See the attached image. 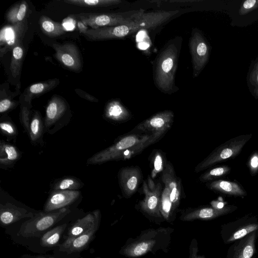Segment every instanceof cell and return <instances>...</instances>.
I'll list each match as a JSON object with an SVG mask.
<instances>
[{
    "label": "cell",
    "mask_w": 258,
    "mask_h": 258,
    "mask_svg": "<svg viewBox=\"0 0 258 258\" xmlns=\"http://www.w3.org/2000/svg\"><path fill=\"white\" fill-rule=\"evenodd\" d=\"M27 29L28 22L26 19L16 24L6 25L1 29L0 44L2 57L7 51L13 50L15 46L22 43Z\"/></svg>",
    "instance_id": "obj_12"
},
{
    "label": "cell",
    "mask_w": 258,
    "mask_h": 258,
    "mask_svg": "<svg viewBox=\"0 0 258 258\" xmlns=\"http://www.w3.org/2000/svg\"><path fill=\"white\" fill-rule=\"evenodd\" d=\"M17 203L1 201L0 221L2 225H9L24 218H31L39 212Z\"/></svg>",
    "instance_id": "obj_13"
},
{
    "label": "cell",
    "mask_w": 258,
    "mask_h": 258,
    "mask_svg": "<svg viewBox=\"0 0 258 258\" xmlns=\"http://www.w3.org/2000/svg\"><path fill=\"white\" fill-rule=\"evenodd\" d=\"M24 53L22 43L18 44L12 50L10 70L14 78L18 77L21 73Z\"/></svg>",
    "instance_id": "obj_33"
},
{
    "label": "cell",
    "mask_w": 258,
    "mask_h": 258,
    "mask_svg": "<svg viewBox=\"0 0 258 258\" xmlns=\"http://www.w3.org/2000/svg\"><path fill=\"white\" fill-rule=\"evenodd\" d=\"M161 180L170 191V199L175 211L179 206L181 198L184 196L181 181L175 172L172 164L168 161L162 173Z\"/></svg>",
    "instance_id": "obj_20"
},
{
    "label": "cell",
    "mask_w": 258,
    "mask_h": 258,
    "mask_svg": "<svg viewBox=\"0 0 258 258\" xmlns=\"http://www.w3.org/2000/svg\"><path fill=\"white\" fill-rule=\"evenodd\" d=\"M103 116L106 120L114 123L127 121L132 116L130 111L118 100H111L106 104Z\"/></svg>",
    "instance_id": "obj_23"
},
{
    "label": "cell",
    "mask_w": 258,
    "mask_h": 258,
    "mask_svg": "<svg viewBox=\"0 0 258 258\" xmlns=\"http://www.w3.org/2000/svg\"><path fill=\"white\" fill-rule=\"evenodd\" d=\"M100 220L101 217L96 221L91 228L85 233L76 237L65 239L58 246V252L69 256L79 254L84 250L95 237L96 232L100 226Z\"/></svg>",
    "instance_id": "obj_11"
},
{
    "label": "cell",
    "mask_w": 258,
    "mask_h": 258,
    "mask_svg": "<svg viewBox=\"0 0 258 258\" xmlns=\"http://www.w3.org/2000/svg\"><path fill=\"white\" fill-rule=\"evenodd\" d=\"M59 82L58 79H53L30 85L24 91L20 103L24 104L31 108V101L33 98L51 90L57 86Z\"/></svg>",
    "instance_id": "obj_21"
},
{
    "label": "cell",
    "mask_w": 258,
    "mask_h": 258,
    "mask_svg": "<svg viewBox=\"0 0 258 258\" xmlns=\"http://www.w3.org/2000/svg\"><path fill=\"white\" fill-rule=\"evenodd\" d=\"M156 241L153 239H144L135 241L123 248V254L131 257H136L146 254L152 250Z\"/></svg>",
    "instance_id": "obj_27"
},
{
    "label": "cell",
    "mask_w": 258,
    "mask_h": 258,
    "mask_svg": "<svg viewBox=\"0 0 258 258\" xmlns=\"http://www.w3.org/2000/svg\"><path fill=\"white\" fill-rule=\"evenodd\" d=\"M198 248L197 246L192 249V253H191V258H205L203 255H198L197 252Z\"/></svg>",
    "instance_id": "obj_46"
},
{
    "label": "cell",
    "mask_w": 258,
    "mask_h": 258,
    "mask_svg": "<svg viewBox=\"0 0 258 258\" xmlns=\"http://www.w3.org/2000/svg\"><path fill=\"white\" fill-rule=\"evenodd\" d=\"M18 103V102L12 100L9 98H2L0 100V113L3 114L14 109Z\"/></svg>",
    "instance_id": "obj_39"
},
{
    "label": "cell",
    "mask_w": 258,
    "mask_h": 258,
    "mask_svg": "<svg viewBox=\"0 0 258 258\" xmlns=\"http://www.w3.org/2000/svg\"><path fill=\"white\" fill-rule=\"evenodd\" d=\"M22 153L14 145L1 140L0 142V168L8 170L12 168L20 159Z\"/></svg>",
    "instance_id": "obj_25"
},
{
    "label": "cell",
    "mask_w": 258,
    "mask_h": 258,
    "mask_svg": "<svg viewBox=\"0 0 258 258\" xmlns=\"http://www.w3.org/2000/svg\"><path fill=\"white\" fill-rule=\"evenodd\" d=\"M150 166L152 168L151 177L154 179L157 175L162 173L167 165L165 153L159 149H154L149 157Z\"/></svg>",
    "instance_id": "obj_31"
},
{
    "label": "cell",
    "mask_w": 258,
    "mask_h": 258,
    "mask_svg": "<svg viewBox=\"0 0 258 258\" xmlns=\"http://www.w3.org/2000/svg\"><path fill=\"white\" fill-rule=\"evenodd\" d=\"M207 187L215 192L229 196L244 198L247 193L238 183L223 179H217L208 182Z\"/></svg>",
    "instance_id": "obj_22"
},
{
    "label": "cell",
    "mask_w": 258,
    "mask_h": 258,
    "mask_svg": "<svg viewBox=\"0 0 258 258\" xmlns=\"http://www.w3.org/2000/svg\"><path fill=\"white\" fill-rule=\"evenodd\" d=\"M177 60L178 49L172 43L164 48L157 59L154 81L162 92L168 93L173 89Z\"/></svg>",
    "instance_id": "obj_2"
},
{
    "label": "cell",
    "mask_w": 258,
    "mask_h": 258,
    "mask_svg": "<svg viewBox=\"0 0 258 258\" xmlns=\"http://www.w3.org/2000/svg\"><path fill=\"white\" fill-rule=\"evenodd\" d=\"M71 114L68 104L62 97L53 96L48 102L44 119L45 132L53 135L70 122Z\"/></svg>",
    "instance_id": "obj_6"
},
{
    "label": "cell",
    "mask_w": 258,
    "mask_h": 258,
    "mask_svg": "<svg viewBox=\"0 0 258 258\" xmlns=\"http://www.w3.org/2000/svg\"><path fill=\"white\" fill-rule=\"evenodd\" d=\"M1 133L6 136L8 140H16L18 135L17 126L10 118H1L0 121Z\"/></svg>",
    "instance_id": "obj_37"
},
{
    "label": "cell",
    "mask_w": 258,
    "mask_h": 258,
    "mask_svg": "<svg viewBox=\"0 0 258 258\" xmlns=\"http://www.w3.org/2000/svg\"><path fill=\"white\" fill-rule=\"evenodd\" d=\"M156 136L150 134L131 133L117 139L110 146L92 155L88 159L87 164H101L108 161L117 160L118 157L128 149L145 142Z\"/></svg>",
    "instance_id": "obj_4"
},
{
    "label": "cell",
    "mask_w": 258,
    "mask_h": 258,
    "mask_svg": "<svg viewBox=\"0 0 258 258\" xmlns=\"http://www.w3.org/2000/svg\"><path fill=\"white\" fill-rule=\"evenodd\" d=\"M252 134H244L231 138L220 145L195 167L197 173L212 166L237 156L244 146L250 140Z\"/></svg>",
    "instance_id": "obj_5"
},
{
    "label": "cell",
    "mask_w": 258,
    "mask_h": 258,
    "mask_svg": "<svg viewBox=\"0 0 258 258\" xmlns=\"http://www.w3.org/2000/svg\"><path fill=\"white\" fill-rule=\"evenodd\" d=\"M247 166L251 175H255L258 173V151L253 152L249 156Z\"/></svg>",
    "instance_id": "obj_40"
},
{
    "label": "cell",
    "mask_w": 258,
    "mask_h": 258,
    "mask_svg": "<svg viewBox=\"0 0 258 258\" xmlns=\"http://www.w3.org/2000/svg\"><path fill=\"white\" fill-rule=\"evenodd\" d=\"M84 183L73 176H65L54 180L50 185L51 190H79L84 186Z\"/></svg>",
    "instance_id": "obj_29"
},
{
    "label": "cell",
    "mask_w": 258,
    "mask_h": 258,
    "mask_svg": "<svg viewBox=\"0 0 258 258\" xmlns=\"http://www.w3.org/2000/svg\"><path fill=\"white\" fill-rule=\"evenodd\" d=\"M230 171V167L227 165L219 166L211 168L202 174L199 177V180L203 182H209L228 174Z\"/></svg>",
    "instance_id": "obj_36"
},
{
    "label": "cell",
    "mask_w": 258,
    "mask_h": 258,
    "mask_svg": "<svg viewBox=\"0 0 258 258\" xmlns=\"http://www.w3.org/2000/svg\"><path fill=\"white\" fill-rule=\"evenodd\" d=\"M256 8H258V0H247L241 5L239 13L243 15Z\"/></svg>",
    "instance_id": "obj_41"
},
{
    "label": "cell",
    "mask_w": 258,
    "mask_h": 258,
    "mask_svg": "<svg viewBox=\"0 0 258 258\" xmlns=\"http://www.w3.org/2000/svg\"><path fill=\"white\" fill-rule=\"evenodd\" d=\"M33 112L27 105L21 103L20 120L25 132L28 134L29 125Z\"/></svg>",
    "instance_id": "obj_38"
},
{
    "label": "cell",
    "mask_w": 258,
    "mask_h": 258,
    "mask_svg": "<svg viewBox=\"0 0 258 258\" xmlns=\"http://www.w3.org/2000/svg\"><path fill=\"white\" fill-rule=\"evenodd\" d=\"M70 212L69 208L51 212L39 211L22 224L18 235L24 238L40 237Z\"/></svg>",
    "instance_id": "obj_3"
},
{
    "label": "cell",
    "mask_w": 258,
    "mask_h": 258,
    "mask_svg": "<svg viewBox=\"0 0 258 258\" xmlns=\"http://www.w3.org/2000/svg\"><path fill=\"white\" fill-rule=\"evenodd\" d=\"M250 82L253 88L255 95L258 97V62H257L251 73Z\"/></svg>",
    "instance_id": "obj_42"
},
{
    "label": "cell",
    "mask_w": 258,
    "mask_h": 258,
    "mask_svg": "<svg viewBox=\"0 0 258 258\" xmlns=\"http://www.w3.org/2000/svg\"><path fill=\"white\" fill-rule=\"evenodd\" d=\"M175 212L172 203L170 199V191L169 188L164 185L163 188L160 201V212L162 216L166 220H169Z\"/></svg>",
    "instance_id": "obj_34"
},
{
    "label": "cell",
    "mask_w": 258,
    "mask_h": 258,
    "mask_svg": "<svg viewBox=\"0 0 258 258\" xmlns=\"http://www.w3.org/2000/svg\"><path fill=\"white\" fill-rule=\"evenodd\" d=\"M136 13L131 15L114 13H81L70 16L81 21L86 26L97 29L127 24L134 19Z\"/></svg>",
    "instance_id": "obj_8"
},
{
    "label": "cell",
    "mask_w": 258,
    "mask_h": 258,
    "mask_svg": "<svg viewBox=\"0 0 258 258\" xmlns=\"http://www.w3.org/2000/svg\"><path fill=\"white\" fill-rule=\"evenodd\" d=\"M39 23L42 31L49 37H58L66 32L60 23L52 20L46 16H42L39 19Z\"/></svg>",
    "instance_id": "obj_30"
},
{
    "label": "cell",
    "mask_w": 258,
    "mask_h": 258,
    "mask_svg": "<svg viewBox=\"0 0 258 258\" xmlns=\"http://www.w3.org/2000/svg\"><path fill=\"white\" fill-rule=\"evenodd\" d=\"M101 217L100 211L96 210L78 219L68 229L66 239L79 236L92 228L96 221Z\"/></svg>",
    "instance_id": "obj_24"
},
{
    "label": "cell",
    "mask_w": 258,
    "mask_h": 258,
    "mask_svg": "<svg viewBox=\"0 0 258 258\" xmlns=\"http://www.w3.org/2000/svg\"><path fill=\"white\" fill-rule=\"evenodd\" d=\"M75 91L76 93L80 96V97L85 99L88 101H91V102H98V100L95 97L92 96L89 93H87V92L79 89H75Z\"/></svg>",
    "instance_id": "obj_43"
},
{
    "label": "cell",
    "mask_w": 258,
    "mask_h": 258,
    "mask_svg": "<svg viewBox=\"0 0 258 258\" xmlns=\"http://www.w3.org/2000/svg\"><path fill=\"white\" fill-rule=\"evenodd\" d=\"M19 258H55L50 255H31L29 254H24Z\"/></svg>",
    "instance_id": "obj_44"
},
{
    "label": "cell",
    "mask_w": 258,
    "mask_h": 258,
    "mask_svg": "<svg viewBox=\"0 0 258 258\" xmlns=\"http://www.w3.org/2000/svg\"><path fill=\"white\" fill-rule=\"evenodd\" d=\"M161 182H156L150 176L143 182L142 187L144 198L140 202L141 209L146 214L160 217V201L163 189Z\"/></svg>",
    "instance_id": "obj_10"
},
{
    "label": "cell",
    "mask_w": 258,
    "mask_h": 258,
    "mask_svg": "<svg viewBox=\"0 0 258 258\" xmlns=\"http://www.w3.org/2000/svg\"><path fill=\"white\" fill-rule=\"evenodd\" d=\"M64 2L71 5L86 7H103L118 5L120 0H65Z\"/></svg>",
    "instance_id": "obj_35"
},
{
    "label": "cell",
    "mask_w": 258,
    "mask_h": 258,
    "mask_svg": "<svg viewBox=\"0 0 258 258\" xmlns=\"http://www.w3.org/2000/svg\"><path fill=\"white\" fill-rule=\"evenodd\" d=\"M258 230L237 240L229 247L226 258H253L256 253Z\"/></svg>",
    "instance_id": "obj_19"
},
{
    "label": "cell",
    "mask_w": 258,
    "mask_h": 258,
    "mask_svg": "<svg viewBox=\"0 0 258 258\" xmlns=\"http://www.w3.org/2000/svg\"><path fill=\"white\" fill-rule=\"evenodd\" d=\"M78 27L80 32L82 34L85 33L88 29L85 24L79 20L78 22Z\"/></svg>",
    "instance_id": "obj_45"
},
{
    "label": "cell",
    "mask_w": 258,
    "mask_h": 258,
    "mask_svg": "<svg viewBox=\"0 0 258 258\" xmlns=\"http://www.w3.org/2000/svg\"><path fill=\"white\" fill-rule=\"evenodd\" d=\"M67 226V223H63L47 231L40 237V245L44 247L58 246L61 236Z\"/></svg>",
    "instance_id": "obj_28"
},
{
    "label": "cell",
    "mask_w": 258,
    "mask_h": 258,
    "mask_svg": "<svg viewBox=\"0 0 258 258\" xmlns=\"http://www.w3.org/2000/svg\"><path fill=\"white\" fill-rule=\"evenodd\" d=\"M28 5L23 1L11 7L6 14V19L12 24H16L23 21L25 19L26 14L28 10Z\"/></svg>",
    "instance_id": "obj_32"
},
{
    "label": "cell",
    "mask_w": 258,
    "mask_h": 258,
    "mask_svg": "<svg viewBox=\"0 0 258 258\" xmlns=\"http://www.w3.org/2000/svg\"><path fill=\"white\" fill-rule=\"evenodd\" d=\"M174 116L171 110L159 112L139 123L131 133L150 134L163 137L171 128Z\"/></svg>",
    "instance_id": "obj_9"
},
{
    "label": "cell",
    "mask_w": 258,
    "mask_h": 258,
    "mask_svg": "<svg viewBox=\"0 0 258 258\" xmlns=\"http://www.w3.org/2000/svg\"><path fill=\"white\" fill-rule=\"evenodd\" d=\"M117 176L122 196L126 199L130 198L137 192L143 179L142 170L138 166L121 168Z\"/></svg>",
    "instance_id": "obj_16"
},
{
    "label": "cell",
    "mask_w": 258,
    "mask_h": 258,
    "mask_svg": "<svg viewBox=\"0 0 258 258\" xmlns=\"http://www.w3.org/2000/svg\"><path fill=\"white\" fill-rule=\"evenodd\" d=\"M95 258H100V257H95Z\"/></svg>",
    "instance_id": "obj_47"
},
{
    "label": "cell",
    "mask_w": 258,
    "mask_h": 258,
    "mask_svg": "<svg viewBox=\"0 0 258 258\" xmlns=\"http://www.w3.org/2000/svg\"><path fill=\"white\" fill-rule=\"evenodd\" d=\"M81 197L82 194L80 190H50L42 211L51 212L69 208Z\"/></svg>",
    "instance_id": "obj_17"
},
{
    "label": "cell",
    "mask_w": 258,
    "mask_h": 258,
    "mask_svg": "<svg viewBox=\"0 0 258 258\" xmlns=\"http://www.w3.org/2000/svg\"><path fill=\"white\" fill-rule=\"evenodd\" d=\"M55 58L64 67L72 71L78 72L82 68L81 54L77 45L72 43H53L52 45Z\"/></svg>",
    "instance_id": "obj_14"
},
{
    "label": "cell",
    "mask_w": 258,
    "mask_h": 258,
    "mask_svg": "<svg viewBox=\"0 0 258 258\" xmlns=\"http://www.w3.org/2000/svg\"><path fill=\"white\" fill-rule=\"evenodd\" d=\"M189 47L192 58L193 75L196 77L208 60L209 47L204 37L198 32L193 33L190 37Z\"/></svg>",
    "instance_id": "obj_15"
},
{
    "label": "cell",
    "mask_w": 258,
    "mask_h": 258,
    "mask_svg": "<svg viewBox=\"0 0 258 258\" xmlns=\"http://www.w3.org/2000/svg\"><path fill=\"white\" fill-rule=\"evenodd\" d=\"M44 133V123L41 114L39 111L34 110L31 118L28 134L31 143L35 146H43L44 144L43 140Z\"/></svg>",
    "instance_id": "obj_26"
},
{
    "label": "cell",
    "mask_w": 258,
    "mask_h": 258,
    "mask_svg": "<svg viewBox=\"0 0 258 258\" xmlns=\"http://www.w3.org/2000/svg\"><path fill=\"white\" fill-rule=\"evenodd\" d=\"M178 12V11L137 12L134 19L127 24L97 29L89 28L83 35L87 40L93 41L122 38L141 29L156 28Z\"/></svg>",
    "instance_id": "obj_1"
},
{
    "label": "cell",
    "mask_w": 258,
    "mask_h": 258,
    "mask_svg": "<svg viewBox=\"0 0 258 258\" xmlns=\"http://www.w3.org/2000/svg\"><path fill=\"white\" fill-rule=\"evenodd\" d=\"M233 205H225L219 208L214 206L192 209L182 214L181 219L184 221L196 219L212 220L219 217L231 214L237 209Z\"/></svg>",
    "instance_id": "obj_18"
},
{
    "label": "cell",
    "mask_w": 258,
    "mask_h": 258,
    "mask_svg": "<svg viewBox=\"0 0 258 258\" xmlns=\"http://www.w3.org/2000/svg\"><path fill=\"white\" fill-rule=\"evenodd\" d=\"M258 230V218L248 214L221 227V239L225 244L232 243L249 233Z\"/></svg>",
    "instance_id": "obj_7"
}]
</instances>
